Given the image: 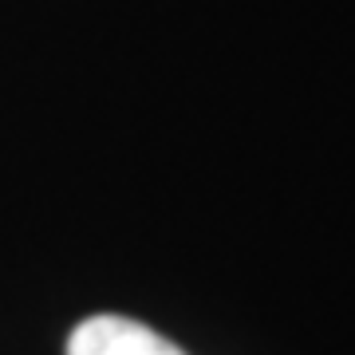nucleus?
<instances>
[{
  "label": "nucleus",
  "mask_w": 355,
  "mask_h": 355,
  "mask_svg": "<svg viewBox=\"0 0 355 355\" xmlns=\"http://www.w3.org/2000/svg\"><path fill=\"white\" fill-rule=\"evenodd\" d=\"M67 355H186L178 343L158 336L154 328L127 316H91L83 320L71 340Z\"/></svg>",
  "instance_id": "f257e3e1"
}]
</instances>
